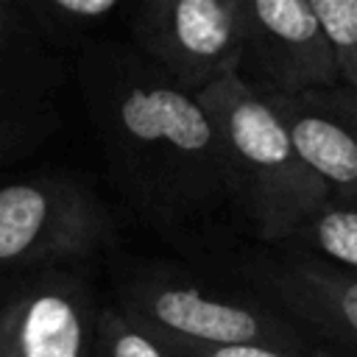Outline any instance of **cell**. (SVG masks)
I'll return each mask as SVG.
<instances>
[{"label":"cell","instance_id":"cell-1","mask_svg":"<svg viewBox=\"0 0 357 357\" xmlns=\"http://www.w3.org/2000/svg\"><path fill=\"white\" fill-rule=\"evenodd\" d=\"M114 187L162 240L209 248L234 218L218 134L198 95L131 42L98 36L73 67Z\"/></svg>","mask_w":357,"mask_h":357},{"label":"cell","instance_id":"cell-2","mask_svg":"<svg viewBox=\"0 0 357 357\" xmlns=\"http://www.w3.org/2000/svg\"><path fill=\"white\" fill-rule=\"evenodd\" d=\"M198 100L218 134L237 223L268 248H282L329 190L301 162L273 109L237 75L212 84Z\"/></svg>","mask_w":357,"mask_h":357},{"label":"cell","instance_id":"cell-3","mask_svg":"<svg viewBox=\"0 0 357 357\" xmlns=\"http://www.w3.org/2000/svg\"><path fill=\"white\" fill-rule=\"evenodd\" d=\"M114 307L184 346H265L293 354L315 346L268 298L212 287L167 262L126 265L114 279Z\"/></svg>","mask_w":357,"mask_h":357},{"label":"cell","instance_id":"cell-4","mask_svg":"<svg viewBox=\"0 0 357 357\" xmlns=\"http://www.w3.org/2000/svg\"><path fill=\"white\" fill-rule=\"evenodd\" d=\"M117 240L112 209L86 181L53 170L0 178V276L67 268Z\"/></svg>","mask_w":357,"mask_h":357},{"label":"cell","instance_id":"cell-5","mask_svg":"<svg viewBox=\"0 0 357 357\" xmlns=\"http://www.w3.org/2000/svg\"><path fill=\"white\" fill-rule=\"evenodd\" d=\"M123 17L128 42L192 95L237 73L243 0H139Z\"/></svg>","mask_w":357,"mask_h":357},{"label":"cell","instance_id":"cell-6","mask_svg":"<svg viewBox=\"0 0 357 357\" xmlns=\"http://www.w3.org/2000/svg\"><path fill=\"white\" fill-rule=\"evenodd\" d=\"M259 98H296L337 86L329 42L310 0H243L237 73Z\"/></svg>","mask_w":357,"mask_h":357},{"label":"cell","instance_id":"cell-7","mask_svg":"<svg viewBox=\"0 0 357 357\" xmlns=\"http://www.w3.org/2000/svg\"><path fill=\"white\" fill-rule=\"evenodd\" d=\"M100 304L67 268L0 284V357H95Z\"/></svg>","mask_w":357,"mask_h":357},{"label":"cell","instance_id":"cell-8","mask_svg":"<svg viewBox=\"0 0 357 357\" xmlns=\"http://www.w3.org/2000/svg\"><path fill=\"white\" fill-rule=\"evenodd\" d=\"M248 276L259 296L279 307L312 343L357 357V276L279 251L259 257Z\"/></svg>","mask_w":357,"mask_h":357},{"label":"cell","instance_id":"cell-9","mask_svg":"<svg viewBox=\"0 0 357 357\" xmlns=\"http://www.w3.org/2000/svg\"><path fill=\"white\" fill-rule=\"evenodd\" d=\"M301 162L324 181L329 198H357V89L343 84L296 98H262Z\"/></svg>","mask_w":357,"mask_h":357},{"label":"cell","instance_id":"cell-10","mask_svg":"<svg viewBox=\"0 0 357 357\" xmlns=\"http://www.w3.org/2000/svg\"><path fill=\"white\" fill-rule=\"evenodd\" d=\"M64 81V61L42 45L0 53V170L28 159L59 131Z\"/></svg>","mask_w":357,"mask_h":357},{"label":"cell","instance_id":"cell-11","mask_svg":"<svg viewBox=\"0 0 357 357\" xmlns=\"http://www.w3.org/2000/svg\"><path fill=\"white\" fill-rule=\"evenodd\" d=\"M273 251L357 276V198H326L290 240Z\"/></svg>","mask_w":357,"mask_h":357},{"label":"cell","instance_id":"cell-12","mask_svg":"<svg viewBox=\"0 0 357 357\" xmlns=\"http://www.w3.org/2000/svg\"><path fill=\"white\" fill-rule=\"evenodd\" d=\"M126 6L123 0H20L33 42L53 53L81 50L117 14H126Z\"/></svg>","mask_w":357,"mask_h":357},{"label":"cell","instance_id":"cell-13","mask_svg":"<svg viewBox=\"0 0 357 357\" xmlns=\"http://www.w3.org/2000/svg\"><path fill=\"white\" fill-rule=\"evenodd\" d=\"M95 357H192V351L106 304L98 315Z\"/></svg>","mask_w":357,"mask_h":357},{"label":"cell","instance_id":"cell-14","mask_svg":"<svg viewBox=\"0 0 357 357\" xmlns=\"http://www.w3.org/2000/svg\"><path fill=\"white\" fill-rule=\"evenodd\" d=\"M343 86L357 89V0H310Z\"/></svg>","mask_w":357,"mask_h":357},{"label":"cell","instance_id":"cell-15","mask_svg":"<svg viewBox=\"0 0 357 357\" xmlns=\"http://www.w3.org/2000/svg\"><path fill=\"white\" fill-rule=\"evenodd\" d=\"M36 45L28 28V20L20 8V0H0V53Z\"/></svg>","mask_w":357,"mask_h":357},{"label":"cell","instance_id":"cell-16","mask_svg":"<svg viewBox=\"0 0 357 357\" xmlns=\"http://www.w3.org/2000/svg\"><path fill=\"white\" fill-rule=\"evenodd\" d=\"M187 349L192 351V357H307V354H293V351H279V349H265V346H226V349L187 346Z\"/></svg>","mask_w":357,"mask_h":357},{"label":"cell","instance_id":"cell-17","mask_svg":"<svg viewBox=\"0 0 357 357\" xmlns=\"http://www.w3.org/2000/svg\"><path fill=\"white\" fill-rule=\"evenodd\" d=\"M307 357H349V354H343V351H335V349H329V346L315 343V346L307 351Z\"/></svg>","mask_w":357,"mask_h":357}]
</instances>
